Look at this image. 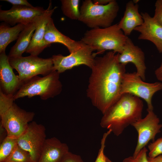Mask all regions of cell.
Masks as SVG:
<instances>
[{
	"mask_svg": "<svg viewBox=\"0 0 162 162\" xmlns=\"http://www.w3.org/2000/svg\"><path fill=\"white\" fill-rule=\"evenodd\" d=\"M87 95L92 104L104 114L119 99L125 65L112 51L96 57L91 68Z\"/></svg>",
	"mask_w": 162,
	"mask_h": 162,
	"instance_id": "obj_1",
	"label": "cell"
},
{
	"mask_svg": "<svg viewBox=\"0 0 162 162\" xmlns=\"http://www.w3.org/2000/svg\"><path fill=\"white\" fill-rule=\"evenodd\" d=\"M143 107L140 98L129 94H123L103 115L100 124L118 136L128 126L142 118Z\"/></svg>",
	"mask_w": 162,
	"mask_h": 162,
	"instance_id": "obj_2",
	"label": "cell"
},
{
	"mask_svg": "<svg viewBox=\"0 0 162 162\" xmlns=\"http://www.w3.org/2000/svg\"><path fill=\"white\" fill-rule=\"evenodd\" d=\"M0 92L1 127L5 129L7 136L17 139L25 131L35 114L21 109L14 103L13 97Z\"/></svg>",
	"mask_w": 162,
	"mask_h": 162,
	"instance_id": "obj_3",
	"label": "cell"
},
{
	"mask_svg": "<svg viewBox=\"0 0 162 162\" xmlns=\"http://www.w3.org/2000/svg\"><path fill=\"white\" fill-rule=\"evenodd\" d=\"M128 38L116 24L105 28L87 30L80 41L96 51V55L108 50L120 54Z\"/></svg>",
	"mask_w": 162,
	"mask_h": 162,
	"instance_id": "obj_4",
	"label": "cell"
},
{
	"mask_svg": "<svg viewBox=\"0 0 162 162\" xmlns=\"http://www.w3.org/2000/svg\"><path fill=\"white\" fill-rule=\"evenodd\" d=\"M59 74L54 70L42 77L37 76L24 81L13 96V99L15 100L25 97L38 96L41 99L46 100L54 97L62 90Z\"/></svg>",
	"mask_w": 162,
	"mask_h": 162,
	"instance_id": "obj_5",
	"label": "cell"
},
{
	"mask_svg": "<svg viewBox=\"0 0 162 162\" xmlns=\"http://www.w3.org/2000/svg\"><path fill=\"white\" fill-rule=\"evenodd\" d=\"M119 10L117 2L112 0L104 5L94 4L91 0L83 1L78 20L91 29L105 28L112 25Z\"/></svg>",
	"mask_w": 162,
	"mask_h": 162,
	"instance_id": "obj_6",
	"label": "cell"
},
{
	"mask_svg": "<svg viewBox=\"0 0 162 162\" xmlns=\"http://www.w3.org/2000/svg\"><path fill=\"white\" fill-rule=\"evenodd\" d=\"M9 59L12 68L18 72L22 83L38 75L45 76L55 70L51 58H44L30 55Z\"/></svg>",
	"mask_w": 162,
	"mask_h": 162,
	"instance_id": "obj_7",
	"label": "cell"
},
{
	"mask_svg": "<svg viewBox=\"0 0 162 162\" xmlns=\"http://www.w3.org/2000/svg\"><path fill=\"white\" fill-rule=\"evenodd\" d=\"M162 90V83L145 82L136 72L125 73L122 82L121 93L129 94L143 99L147 104V110H153L152 98L157 92Z\"/></svg>",
	"mask_w": 162,
	"mask_h": 162,
	"instance_id": "obj_8",
	"label": "cell"
},
{
	"mask_svg": "<svg viewBox=\"0 0 162 162\" xmlns=\"http://www.w3.org/2000/svg\"><path fill=\"white\" fill-rule=\"evenodd\" d=\"M46 139L45 127L32 121L17 138V144L29 153L33 162H38Z\"/></svg>",
	"mask_w": 162,
	"mask_h": 162,
	"instance_id": "obj_9",
	"label": "cell"
},
{
	"mask_svg": "<svg viewBox=\"0 0 162 162\" xmlns=\"http://www.w3.org/2000/svg\"><path fill=\"white\" fill-rule=\"evenodd\" d=\"M93 51L89 46L83 43L79 49L68 56L60 54L53 55L51 58L54 69L60 74L81 65L91 68L96 56Z\"/></svg>",
	"mask_w": 162,
	"mask_h": 162,
	"instance_id": "obj_10",
	"label": "cell"
},
{
	"mask_svg": "<svg viewBox=\"0 0 162 162\" xmlns=\"http://www.w3.org/2000/svg\"><path fill=\"white\" fill-rule=\"evenodd\" d=\"M148 113L144 118L133 123L131 125L138 134L136 146L133 155L137 154L151 140L154 141L156 135L161 132L162 124L153 110H147Z\"/></svg>",
	"mask_w": 162,
	"mask_h": 162,
	"instance_id": "obj_11",
	"label": "cell"
},
{
	"mask_svg": "<svg viewBox=\"0 0 162 162\" xmlns=\"http://www.w3.org/2000/svg\"><path fill=\"white\" fill-rule=\"evenodd\" d=\"M45 10L39 7L13 5L9 10H0V20L11 26L16 24L26 25L34 22Z\"/></svg>",
	"mask_w": 162,
	"mask_h": 162,
	"instance_id": "obj_12",
	"label": "cell"
},
{
	"mask_svg": "<svg viewBox=\"0 0 162 162\" xmlns=\"http://www.w3.org/2000/svg\"><path fill=\"white\" fill-rule=\"evenodd\" d=\"M56 7L52 8L51 1L44 12L34 22L36 28L26 52L30 55L38 56L45 48L48 46L44 40L46 25Z\"/></svg>",
	"mask_w": 162,
	"mask_h": 162,
	"instance_id": "obj_13",
	"label": "cell"
},
{
	"mask_svg": "<svg viewBox=\"0 0 162 162\" xmlns=\"http://www.w3.org/2000/svg\"><path fill=\"white\" fill-rule=\"evenodd\" d=\"M119 62L124 65L132 63L135 66L136 73L142 80H146L145 73L146 69L144 52L138 46L135 45L131 40L128 38L122 52L118 53Z\"/></svg>",
	"mask_w": 162,
	"mask_h": 162,
	"instance_id": "obj_14",
	"label": "cell"
},
{
	"mask_svg": "<svg viewBox=\"0 0 162 162\" xmlns=\"http://www.w3.org/2000/svg\"><path fill=\"white\" fill-rule=\"evenodd\" d=\"M13 69L5 52L0 53V89L6 95L12 97L17 91L22 83L18 75L14 73Z\"/></svg>",
	"mask_w": 162,
	"mask_h": 162,
	"instance_id": "obj_15",
	"label": "cell"
},
{
	"mask_svg": "<svg viewBox=\"0 0 162 162\" xmlns=\"http://www.w3.org/2000/svg\"><path fill=\"white\" fill-rule=\"evenodd\" d=\"M143 22L134 29L139 32V40L152 42L160 53H162V26L147 12L141 13Z\"/></svg>",
	"mask_w": 162,
	"mask_h": 162,
	"instance_id": "obj_16",
	"label": "cell"
},
{
	"mask_svg": "<svg viewBox=\"0 0 162 162\" xmlns=\"http://www.w3.org/2000/svg\"><path fill=\"white\" fill-rule=\"evenodd\" d=\"M44 40L48 46L53 43H59L64 45L70 53L79 49L83 44L81 41H75L60 32L55 27L52 18L46 25Z\"/></svg>",
	"mask_w": 162,
	"mask_h": 162,
	"instance_id": "obj_17",
	"label": "cell"
},
{
	"mask_svg": "<svg viewBox=\"0 0 162 162\" xmlns=\"http://www.w3.org/2000/svg\"><path fill=\"white\" fill-rule=\"evenodd\" d=\"M68 151L67 145L57 138L46 139L38 162H60Z\"/></svg>",
	"mask_w": 162,
	"mask_h": 162,
	"instance_id": "obj_18",
	"label": "cell"
},
{
	"mask_svg": "<svg viewBox=\"0 0 162 162\" xmlns=\"http://www.w3.org/2000/svg\"><path fill=\"white\" fill-rule=\"evenodd\" d=\"M139 5L133 1L126 4L124 15L118 23L120 28L126 36L130 35L135 28L143 22L142 16L138 10Z\"/></svg>",
	"mask_w": 162,
	"mask_h": 162,
	"instance_id": "obj_19",
	"label": "cell"
},
{
	"mask_svg": "<svg viewBox=\"0 0 162 162\" xmlns=\"http://www.w3.org/2000/svg\"><path fill=\"white\" fill-rule=\"evenodd\" d=\"M36 28L34 22L25 26L20 33L15 45L11 48L8 56L9 59L22 56L26 52Z\"/></svg>",
	"mask_w": 162,
	"mask_h": 162,
	"instance_id": "obj_20",
	"label": "cell"
},
{
	"mask_svg": "<svg viewBox=\"0 0 162 162\" xmlns=\"http://www.w3.org/2000/svg\"><path fill=\"white\" fill-rule=\"evenodd\" d=\"M26 25L22 24H18L12 27H10L6 23L1 24L0 53L5 52L7 46L10 43L18 39Z\"/></svg>",
	"mask_w": 162,
	"mask_h": 162,
	"instance_id": "obj_21",
	"label": "cell"
},
{
	"mask_svg": "<svg viewBox=\"0 0 162 162\" xmlns=\"http://www.w3.org/2000/svg\"><path fill=\"white\" fill-rule=\"evenodd\" d=\"M61 9L63 14L72 20H78L80 14L79 0H62Z\"/></svg>",
	"mask_w": 162,
	"mask_h": 162,
	"instance_id": "obj_22",
	"label": "cell"
},
{
	"mask_svg": "<svg viewBox=\"0 0 162 162\" xmlns=\"http://www.w3.org/2000/svg\"><path fill=\"white\" fill-rule=\"evenodd\" d=\"M17 145V139L7 136L0 146V162H4Z\"/></svg>",
	"mask_w": 162,
	"mask_h": 162,
	"instance_id": "obj_23",
	"label": "cell"
},
{
	"mask_svg": "<svg viewBox=\"0 0 162 162\" xmlns=\"http://www.w3.org/2000/svg\"><path fill=\"white\" fill-rule=\"evenodd\" d=\"M4 162H33L31 155L27 151L18 144Z\"/></svg>",
	"mask_w": 162,
	"mask_h": 162,
	"instance_id": "obj_24",
	"label": "cell"
},
{
	"mask_svg": "<svg viewBox=\"0 0 162 162\" xmlns=\"http://www.w3.org/2000/svg\"><path fill=\"white\" fill-rule=\"evenodd\" d=\"M149 150L148 157L154 158L162 154V137L150 143L148 146Z\"/></svg>",
	"mask_w": 162,
	"mask_h": 162,
	"instance_id": "obj_25",
	"label": "cell"
},
{
	"mask_svg": "<svg viewBox=\"0 0 162 162\" xmlns=\"http://www.w3.org/2000/svg\"><path fill=\"white\" fill-rule=\"evenodd\" d=\"M147 152L148 149L145 147L137 154L124 158L122 162H148L147 154Z\"/></svg>",
	"mask_w": 162,
	"mask_h": 162,
	"instance_id": "obj_26",
	"label": "cell"
},
{
	"mask_svg": "<svg viewBox=\"0 0 162 162\" xmlns=\"http://www.w3.org/2000/svg\"><path fill=\"white\" fill-rule=\"evenodd\" d=\"M112 130H109L103 135L101 140L100 147L99 150L98 155L94 162H106V156L104 154V150L106 146L105 142L108 136L112 133Z\"/></svg>",
	"mask_w": 162,
	"mask_h": 162,
	"instance_id": "obj_27",
	"label": "cell"
},
{
	"mask_svg": "<svg viewBox=\"0 0 162 162\" xmlns=\"http://www.w3.org/2000/svg\"><path fill=\"white\" fill-rule=\"evenodd\" d=\"M154 6V14L153 17L158 23L162 26V0H157Z\"/></svg>",
	"mask_w": 162,
	"mask_h": 162,
	"instance_id": "obj_28",
	"label": "cell"
},
{
	"mask_svg": "<svg viewBox=\"0 0 162 162\" xmlns=\"http://www.w3.org/2000/svg\"><path fill=\"white\" fill-rule=\"evenodd\" d=\"M60 162H84L79 155L73 154L69 151L67 152Z\"/></svg>",
	"mask_w": 162,
	"mask_h": 162,
	"instance_id": "obj_29",
	"label": "cell"
},
{
	"mask_svg": "<svg viewBox=\"0 0 162 162\" xmlns=\"http://www.w3.org/2000/svg\"><path fill=\"white\" fill-rule=\"evenodd\" d=\"M8 2L13 5L26 6L29 7H33L26 0H4Z\"/></svg>",
	"mask_w": 162,
	"mask_h": 162,
	"instance_id": "obj_30",
	"label": "cell"
},
{
	"mask_svg": "<svg viewBox=\"0 0 162 162\" xmlns=\"http://www.w3.org/2000/svg\"><path fill=\"white\" fill-rule=\"evenodd\" d=\"M154 74L157 79L162 81V61L160 67L155 70Z\"/></svg>",
	"mask_w": 162,
	"mask_h": 162,
	"instance_id": "obj_31",
	"label": "cell"
},
{
	"mask_svg": "<svg viewBox=\"0 0 162 162\" xmlns=\"http://www.w3.org/2000/svg\"><path fill=\"white\" fill-rule=\"evenodd\" d=\"M147 159L148 162H162V155L152 158L147 156Z\"/></svg>",
	"mask_w": 162,
	"mask_h": 162,
	"instance_id": "obj_32",
	"label": "cell"
},
{
	"mask_svg": "<svg viewBox=\"0 0 162 162\" xmlns=\"http://www.w3.org/2000/svg\"><path fill=\"white\" fill-rule=\"evenodd\" d=\"M112 0H94L92 1L95 4L104 5L108 4Z\"/></svg>",
	"mask_w": 162,
	"mask_h": 162,
	"instance_id": "obj_33",
	"label": "cell"
},
{
	"mask_svg": "<svg viewBox=\"0 0 162 162\" xmlns=\"http://www.w3.org/2000/svg\"><path fill=\"white\" fill-rule=\"evenodd\" d=\"M106 162H112L107 157H106Z\"/></svg>",
	"mask_w": 162,
	"mask_h": 162,
	"instance_id": "obj_34",
	"label": "cell"
}]
</instances>
